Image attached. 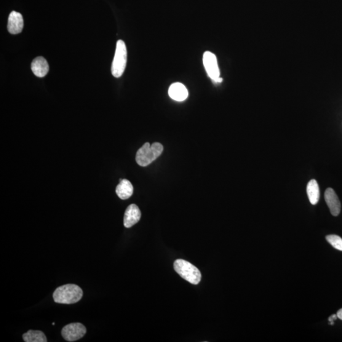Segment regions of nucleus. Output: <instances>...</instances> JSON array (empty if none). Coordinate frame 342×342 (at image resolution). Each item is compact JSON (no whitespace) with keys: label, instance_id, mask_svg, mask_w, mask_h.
I'll return each mask as SVG.
<instances>
[{"label":"nucleus","instance_id":"nucleus-14","mask_svg":"<svg viewBox=\"0 0 342 342\" xmlns=\"http://www.w3.org/2000/svg\"><path fill=\"white\" fill-rule=\"evenodd\" d=\"M23 338L26 342H47V338L44 332L39 330H29L23 334Z\"/></svg>","mask_w":342,"mask_h":342},{"label":"nucleus","instance_id":"nucleus-3","mask_svg":"<svg viewBox=\"0 0 342 342\" xmlns=\"http://www.w3.org/2000/svg\"><path fill=\"white\" fill-rule=\"evenodd\" d=\"M174 268L181 277L191 284L198 285L201 281V272L188 261L178 259L174 264Z\"/></svg>","mask_w":342,"mask_h":342},{"label":"nucleus","instance_id":"nucleus-11","mask_svg":"<svg viewBox=\"0 0 342 342\" xmlns=\"http://www.w3.org/2000/svg\"><path fill=\"white\" fill-rule=\"evenodd\" d=\"M169 95L173 100L182 101L188 97V92L186 88L183 84L176 82L169 87Z\"/></svg>","mask_w":342,"mask_h":342},{"label":"nucleus","instance_id":"nucleus-7","mask_svg":"<svg viewBox=\"0 0 342 342\" xmlns=\"http://www.w3.org/2000/svg\"><path fill=\"white\" fill-rule=\"evenodd\" d=\"M325 199L331 215L334 216H338L340 212L341 204L335 191L331 188L327 189L325 194Z\"/></svg>","mask_w":342,"mask_h":342},{"label":"nucleus","instance_id":"nucleus-2","mask_svg":"<svg viewBox=\"0 0 342 342\" xmlns=\"http://www.w3.org/2000/svg\"><path fill=\"white\" fill-rule=\"evenodd\" d=\"M163 146L160 143H154L152 145L146 143L138 149L136 156V161L141 167L148 166L161 155Z\"/></svg>","mask_w":342,"mask_h":342},{"label":"nucleus","instance_id":"nucleus-10","mask_svg":"<svg viewBox=\"0 0 342 342\" xmlns=\"http://www.w3.org/2000/svg\"><path fill=\"white\" fill-rule=\"evenodd\" d=\"M31 70L36 76L44 77L49 73V63L45 58L37 57L31 63Z\"/></svg>","mask_w":342,"mask_h":342},{"label":"nucleus","instance_id":"nucleus-1","mask_svg":"<svg viewBox=\"0 0 342 342\" xmlns=\"http://www.w3.org/2000/svg\"><path fill=\"white\" fill-rule=\"evenodd\" d=\"M83 295L81 288L74 284L61 286L53 294L55 303L63 304H73L78 303Z\"/></svg>","mask_w":342,"mask_h":342},{"label":"nucleus","instance_id":"nucleus-13","mask_svg":"<svg viewBox=\"0 0 342 342\" xmlns=\"http://www.w3.org/2000/svg\"><path fill=\"white\" fill-rule=\"evenodd\" d=\"M307 194L312 205H316L319 202L320 197L319 187L317 181L312 180L307 184Z\"/></svg>","mask_w":342,"mask_h":342},{"label":"nucleus","instance_id":"nucleus-16","mask_svg":"<svg viewBox=\"0 0 342 342\" xmlns=\"http://www.w3.org/2000/svg\"><path fill=\"white\" fill-rule=\"evenodd\" d=\"M337 315L336 314H333L331 315V316L328 318V320L330 322V325H334V320H335L336 319H337Z\"/></svg>","mask_w":342,"mask_h":342},{"label":"nucleus","instance_id":"nucleus-6","mask_svg":"<svg viewBox=\"0 0 342 342\" xmlns=\"http://www.w3.org/2000/svg\"><path fill=\"white\" fill-rule=\"evenodd\" d=\"M87 333V328L81 323H71L64 327L61 335L66 341H75L82 338Z\"/></svg>","mask_w":342,"mask_h":342},{"label":"nucleus","instance_id":"nucleus-15","mask_svg":"<svg viewBox=\"0 0 342 342\" xmlns=\"http://www.w3.org/2000/svg\"><path fill=\"white\" fill-rule=\"evenodd\" d=\"M327 242L336 249L342 251V239L335 234L328 235L326 237Z\"/></svg>","mask_w":342,"mask_h":342},{"label":"nucleus","instance_id":"nucleus-17","mask_svg":"<svg viewBox=\"0 0 342 342\" xmlns=\"http://www.w3.org/2000/svg\"><path fill=\"white\" fill-rule=\"evenodd\" d=\"M336 315H337V317L339 319L342 320V309L339 310Z\"/></svg>","mask_w":342,"mask_h":342},{"label":"nucleus","instance_id":"nucleus-4","mask_svg":"<svg viewBox=\"0 0 342 342\" xmlns=\"http://www.w3.org/2000/svg\"><path fill=\"white\" fill-rule=\"evenodd\" d=\"M127 63V49L122 40L117 42L116 53L112 61L111 71L113 76L119 78L125 71Z\"/></svg>","mask_w":342,"mask_h":342},{"label":"nucleus","instance_id":"nucleus-9","mask_svg":"<svg viewBox=\"0 0 342 342\" xmlns=\"http://www.w3.org/2000/svg\"><path fill=\"white\" fill-rule=\"evenodd\" d=\"M8 31L12 34H19L24 28L23 15L20 13L13 11L10 13L8 20Z\"/></svg>","mask_w":342,"mask_h":342},{"label":"nucleus","instance_id":"nucleus-8","mask_svg":"<svg viewBox=\"0 0 342 342\" xmlns=\"http://www.w3.org/2000/svg\"><path fill=\"white\" fill-rule=\"evenodd\" d=\"M141 211L135 204L130 205L125 210L124 217V226L125 228H132L138 223L141 219Z\"/></svg>","mask_w":342,"mask_h":342},{"label":"nucleus","instance_id":"nucleus-5","mask_svg":"<svg viewBox=\"0 0 342 342\" xmlns=\"http://www.w3.org/2000/svg\"><path fill=\"white\" fill-rule=\"evenodd\" d=\"M203 61L208 76L216 83H220L223 79L220 77V72L219 69L217 58L213 53L210 52L204 53Z\"/></svg>","mask_w":342,"mask_h":342},{"label":"nucleus","instance_id":"nucleus-12","mask_svg":"<svg viewBox=\"0 0 342 342\" xmlns=\"http://www.w3.org/2000/svg\"><path fill=\"white\" fill-rule=\"evenodd\" d=\"M116 191L120 199L126 200L132 196L133 186L129 180L121 179L119 184L116 187Z\"/></svg>","mask_w":342,"mask_h":342}]
</instances>
